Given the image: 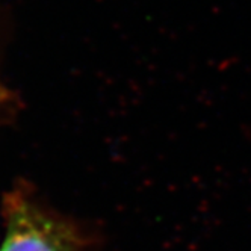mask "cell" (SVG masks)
Returning a JSON list of instances; mask_svg holds the SVG:
<instances>
[{"mask_svg":"<svg viewBox=\"0 0 251 251\" xmlns=\"http://www.w3.org/2000/svg\"><path fill=\"white\" fill-rule=\"evenodd\" d=\"M6 236L0 251H77L73 231L47 217L25 197L6 203Z\"/></svg>","mask_w":251,"mask_h":251,"instance_id":"6da1fadb","label":"cell"}]
</instances>
